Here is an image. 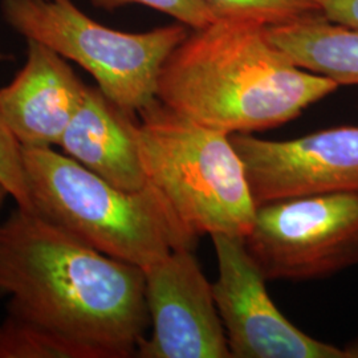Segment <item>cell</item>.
I'll use <instances>...</instances> for the list:
<instances>
[{
	"label": "cell",
	"mask_w": 358,
	"mask_h": 358,
	"mask_svg": "<svg viewBox=\"0 0 358 358\" xmlns=\"http://www.w3.org/2000/svg\"><path fill=\"white\" fill-rule=\"evenodd\" d=\"M137 129V115L121 109L99 87H88L59 146L115 187L138 192L149 182L140 159Z\"/></svg>",
	"instance_id": "obj_11"
},
{
	"label": "cell",
	"mask_w": 358,
	"mask_h": 358,
	"mask_svg": "<svg viewBox=\"0 0 358 358\" xmlns=\"http://www.w3.org/2000/svg\"><path fill=\"white\" fill-rule=\"evenodd\" d=\"M143 272L153 332L140 343L137 357H231L213 284L192 250H174Z\"/></svg>",
	"instance_id": "obj_8"
},
{
	"label": "cell",
	"mask_w": 358,
	"mask_h": 358,
	"mask_svg": "<svg viewBox=\"0 0 358 358\" xmlns=\"http://www.w3.org/2000/svg\"><path fill=\"white\" fill-rule=\"evenodd\" d=\"M10 195V192H8V189L0 182V211H1V208H3V205H4V202H6V199H7V196ZM1 226V224H0Z\"/></svg>",
	"instance_id": "obj_19"
},
{
	"label": "cell",
	"mask_w": 358,
	"mask_h": 358,
	"mask_svg": "<svg viewBox=\"0 0 358 358\" xmlns=\"http://www.w3.org/2000/svg\"><path fill=\"white\" fill-rule=\"evenodd\" d=\"M340 85L272 44L267 27L219 17L190 29L161 69L157 99L206 128L251 134L287 124Z\"/></svg>",
	"instance_id": "obj_2"
},
{
	"label": "cell",
	"mask_w": 358,
	"mask_h": 358,
	"mask_svg": "<svg viewBox=\"0 0 358 358\" xmlns=\"http://www.w3.org/2000/svg\"><path fill=\"white\" fill-rule=\"evenodd\" d=\"M267 35L297 66L338 85H357L358 28L333 23L319 13L291 24L267 27Z\"/></svg>",
	"instance_id": "obj_12"
},
{
	"label": "cell",
	"mask_w": 358,
	"mask_h": 358,
	"mask_svg": "<svg viewBox=\"0 0 358 358\" xmlns=\"http://www.w3.org/2000/svg\"><path fill=\"white\" fill-rule=\"evenodd\" d=\"M256 206L331 192H358V127L320 130L287 141L232 134Z\"/></svg>",
	"instance_id": "obj_9"
},
{
	"label": "cell",
	"mask_w": 358,
	"mask_h": 358,
	"mask_svg": "<svg viewBox=\"0 0 358 358\" xmlns=\"http://www.w3.org/2000/svg\"><path fill=\"white\" fill-rule=\"evenodd\" d=\"M7 23L84 68L103 94L138 115L157 99L161 69L190 27L176 23L129 34L90 19L72 0H3Z\"/></svg>",
	"instance_id": "obj_5"
},
{
	"label": "cell",
	"mask_w": 358,
	"mask_h": 358,
	"mask_svg": "<svg viewBox=\"0 0 358 358\" xmlns=\"http://www.w3.org/2000/svg\"><path fill=\"white\" fill-rule=\"evenodd\" d=\"M243 239L267 280L328 278L358 263V192L259 205L254 227Z\"/></svg>",
	"instance_id": "obj_6"
},
{
	"label": "cell",
	"mask_w": 358,
	"mask_h": 358,
	"mask_svg": "<svg viewBox=\"0 0 358 358\" xmlns=\"http://www.w3.org/2000/svg\"><path fill=\"white\" fill-rule=\"evenodd\" d=\"M92 4L106 11H115L128 4H142L166 13L192 29L203 28L219 19L205 0H92Z\"/></svg>",
	"instance_id": "obj_15"
},
{
	"label": "cell",
	"mask_w": 358,
	"mask_h": 358,
	"mask_svg": "<svg viewBox=\"0 0 358 358\" xmlns=\"http://www.w3.org/2000/svg\"><path fill=\"white\" fill-rule=\"evenodd\" d=\"M22 158L34 211L105 255L146 269L195 248L199 236L152 183L121 190L52 148H22Z\"/></svg>",
	"instance_id": "obj_3"
},
{
	"label": "cell",
	"mask_w": 358,
	"mask_h": 358,
	"mask_svg": "<svg viewBox=\"0 0 358 358\" xmlns=\"http://www.w3.org/2000/svg\"><path fill=\"white\" fill-rule=\"evenodd\" d=\"M138 115L142 169L179 219L198 236H247L257 206L230 136L194 122L158 99Z\"/></svg>",
	"instance_id": "obj_4"
},
{
	"label": "cell",
	"mask_w": 358,
	"mask_h": 358,
	"mask_svg": "<svg viewBox=\"0 0 358 358\" xmlns=\"http://www.w3.org/2000/svg\"><path fill=\"white\" fill-rule=\"evenodd\" d=\"M345 358H358V341L344 349Z\"/></svg>",
	"instance_id": "obj_18"
},
{
	"label": "cell",
	"mask_w": 358,
	"mask_h": 358,
	"mask_svg": "<svg viewBox=\"0 0 358 358\" xmlns=\"http://www.w3.org/2000/svg\"><path fill=\"white\" fill-rule=\"evenodd\" d=\"M219 276L213 294L231 357L345 358V352L308 336L273 304L266 276L243 238L211 235Z\"/></svg>",
	"instance_id": "obj_7"
},
{
	"label": "cell",
	"mask_w": 358,
	"mask_h": 358,
	"mask_svg": "<svg viewBox=\"0 0 358 358\" xmlns=\"http://www.w3.org/2000/svg\"><path fill=\"white\" fill-rule=\"evenodd\" d=\"M0 182L8 189L10 195L22 208L31 210L26 173L22 158V148L0 117Z\"/></svg>",
	"instance_id": "obj_16"
},
{
	"label": "cell",
	"mask_w": 358,
	"mask_h": 358,
	"mask_svg": "<svg viewBox=\"0 0 358 358\" xmlns=\"http://www.w3.org/2000/svg\"><path fill=\"white\" fill-rule=\"evenodd\" d=\"M0 297L10 315L76 338L100 358L136 356L150 324L143 269L19 206L0 226Z\"/></svg>",
	"instance_id": "obj_1"
},
{
	"label": "cell",
	"mask_w": 358,
	"mask_h": 358,
	"mask_svg": "<svg viewBox=\"0 0 358 358\" xmlns=\"http://www.w3.org/2000/svg\"><path fill=\"white\" fill-rule=\"evenodd\" d=\"M0 358H100L90 345L10 315L0 324Z\"/></svg>",
	"instance_id": "obj_13"
},
{
	"label": "cell",
	"mask_w": 358,
	"mask_h": 358,
	"mask_svg": "<svg viewBox=\"0 0 358 358\" xmlns=\"http://www.w3.org/2000/svg\"><path fill=\"white\" fill-rule=\"evenodd\" d=\"M333 23L358 28V0H312Z\"/></svg>",
	"instance_id": "obj_17"
},
{
	"label": "cell",
	"mask_w": 358,
	"mask_h": 358,
	"mask_svg": "<svg viewBox=\"0 0 358 358\" xmlns=\"http://www.w3.org/2000/svg\"><path fill=\"white\" fill-rule=\"evenodd\" d=\"M27 62L0 90V117L23 149L59 146L85 99V85L63 56L27 40Z\"/></svg>",
	"instance_id": "obj_10"
},
{
	"label": "cell",
	"mask_w": 358,
	"mask_h": 358,
	"mask_svg": "<svg viewBox=\"0 0 358 358\" xmlns=\"http://www.w3.org/2000/svg\"><path fill=\"white\" fill-rule=\"evenodd\" d=\"M219 17L244 19L266 27L284 26L319 15L312 0H205Z\"/></svg>",
	"instance_id": "obj_14"
}]
</instances>
